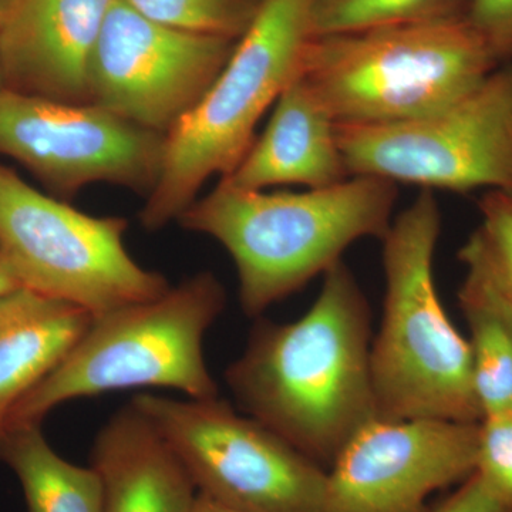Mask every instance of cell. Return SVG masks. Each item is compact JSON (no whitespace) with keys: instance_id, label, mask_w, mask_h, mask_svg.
<instances>
[{"instance_id":"6da1fadb","label":"cell","mask_w":512,"mask_h":512,"mask_svg":"<svg viewBox=\"0 0 512 512\" xmlns=\"http://www.w3.org/2000/svg\"><path fill=\"white\" fill-rule=\"evenodd\" d=\"M370 349L369 302L340 261L302 318L255 326L225 382L249 416L328 470L376 417Z\"/></svg>"},{"instance_id":"7a4b0ae2","label":"cell","mask_w":512,"mask_h":512,"mask_svg":"<svg viewBox=\"0 0 512 512\" xmlns=\"http://www.w3.org/2000/svg\"><path fill=\"white\" fill-rule=\"evenodd\" d=\"M397 198L396 183L372 175L303 192L239 190L220 181L177 222L227 249L237 268L242 311L259 316L325 275L350 245L382 241Z\"/></svg>"},{"instance_id":"3957f363","label":"cell","mask_w":512,"mask_h":512,"mask_svg":"<svg viewBox=\"0 0 512 512\" xmlns=\"http://www.w3.org/2000/svg\"><path fill=\"white\" fill-rule=\"evenodd\" d=\"M441 214L433 190L393 218L382 239L383 316L370 349L377 419L478 423L470 342L437 293L434 254Z\"/></svg>"},{"instance_id":"277c9868","label":"cell","mask_w":512,"mask_h":512,"mask_svg":"<svg viewBox=\"0 0 512 512\" xmlns=\"http://www.w3.org/2000/svg\"><path fill=\"white\" fill-rule=\"evenodd\" d=\"M498 66L457 16L311 37L299 74L336 123L390 126L446 109Z\"/></svg>"},{"instance_id":"5b68a950","label":"cell","mask_w":512,"mask_h":512,"mask_svg":"<svg viewBox=\"0 0 512 512\" xmlns=\"http://www.w3.org/2000/svg\"><path fill=\"white\" fill-rule=\"evenodd\" d=\"M225 305L220 279L200 272L158 298L96 316L63 362L16 404L8 429L42 424L60 404L116 390L165 387L188 399L218 397L204 338Z\"/></svg>"},{"instance_id":"8992f818","label":"cell","mask_w":512,"mask_h":512,"mask_svg":"<svg viewBox=\"0 0 512 512\" xmlns=\"http://www.w3.org/2000/svg\"><path fill=\"white\" fill-rule=\"evenodd\" d=\"M311 9L312 0H262L211 89L167 134L163 170L140 211L144 229L177 221L211 177L244 160L259 120L301 69Z\"/></svg>"},{"instance_id":"52a82bcc","label":"cell","mask_w":512,"mask_h":512,"mask_svg":"<svg viewBox=\"0 0 512 512\" xmlns=\"http://www.w3.org/2000/svg\"><path fill=\"white\" fill-rule=\"evenodd\" d=\"M128 222L94 217L43 194L0 163V258L22 288L96 318L171 288L124 245Z\"/></svg>"},{"instance_id":"ba28073f","label":"cell","mask_w":512,"mask_h":512,"mask_svg":"<svg viewBox=\"0 0 512 512\" xmlns=\"http://www.w3.org/2000/svg\"><path fill=\"white\" fill-rule=\"evenodd\" d=\"M131 403L163 434L198 493L237 512H323L328 473L284 437L220 397Z\"/></svg>"},{"instance_id":"9c48e42d","label":"cell","mask_w":512,"mask_h":512,"mask_svg":"<svg viewBox=\"0 0 512 512\" xmlns=\"http://www.w3.org/2000/svg\"><path fill=\"white\" fill-rule=\"evenodd\" d=\"M349 175L423 190H512V62L446 109L390 126L338 124Z\"/></svg>"},{"instance_id":"30bf717a","label":"cell","mask_w":512,"mask_h":512,"mask_svg":"<svg viewBox=\"0 0 512 512\" xmlns=\"http://www.w3.org/2000/svg\"><path fill=\"white\" fill-rule=\"evenodd\" d=\"M165 143V134L93 104L0 92V156L28 168L62 201L97 183L148 197L163 170Z\"/></svg>"},{"instance_id":"8fae6325","label":"cell","mask_w":512,"mask_h":512,"mask_svg":"<svg viewBox=\"0 0 512 512\" xmlns=\"http://www.w3.org/2000/svg\"><path fill=\"white\" fill-rule=\"evenodd\" d=\"M237 42L168 28L114 0L90 59L89 104L167 136L211 89Z\"/></svg>"},{"instance_id":"7c38bea8","label":"cell","mask_w":512,"mask_h":512,"mask_svg":"<svg viewBox=\"0 0 512 512\" xmlns=\"http://www.w3.org/2000/svg\"><path fill=\"white\" fill-rule=\"evenodd\" d=\"M478 423L372 419L326 473L323 512H429L431 495L476 473Z\"/></svg>"},{"instance_id":"4fadbf2b","label":"cell","mask_w":512,"mask_h":512,"mask_svg":"<svg viewBox=\"0 0 512 512\" xmlns=\"http://www.w3.org/2000/svg\"><path fill=\"white\" fill-rule=\"evenodd\" d=\"M114 0H16L0 28L6 89L89 104L87 72Z\"/></svg>"},{"instance_id":"5bb4252c","label":"cell","mask_w":512,"mask_h":512,"mask_svg":"<svg viewBox=\"0 0 512 512\" xmlns=\"http://www.w3.org/2000/svg\"><path fill=\"white\" fill-rule=\"evenodd\" d=\"M339 147L338 123L301 74L276 100L262 136L227 177L239 190L264 191L276 185L325 188L349 178Z\"/></svg>"},{"instance_id":"9a60e30c","label":"cell","mask_w":512,"mask_h":512,"mask_svg":"<svg viewBox=\"0 0 512 512\" xmlns=\"http://www.w3.org/2000/svg\"><path fill=\"white\" fill-rule=\"evenodd\" d=\"M90 466L99 474L103 512H194L198 490L163 434L134 403L97 434Z\"/></svg>"},{"instance_id":"2e32d148","label":"cell","mask_w":512,"mask_h":512,"mask_svg":"<svg viewBox=\"0 0 512 512\" xmlns=\"http://www.w3.org/2000/svg\"><path fill=\"white\" fill-rule=\"evenodd\" d=\"M92 320L79 306L22 286L0 296V440L16 404L63 362Z\"/></svg>"},{"instance_id":"e0dca14e","label":"cell","mask_w":512,"mask_h":512,"mask_svg":"<svg viewBox=\"0 0 512 512\" xmlns=\"http://www.w3.org/2000/svg\"><path fill=\"white\" fill-rule=\"evenodd\" d=\"M0 460L18 478L28 512H103L99 474L64 460L40 424L10 427L0 440Z\"/></svg>"},{"instance_id":"ac0fdd59","label":"cell","mask_w":512,"mask_h":512,"mask_svg":"<svg viewBox=\"0 0 512 512\" xmlns=\"http://www.w3.org/2000/svg\"><path fill=\"white\" fill-rule=\"evenodd\" d=\"M470 329L474 386L484 414L512 409V303L476 269L458 291Z\"/></svg>"},{"instance_id":"d6986e66","label":"cell","mask_w":512,"mask_h":512,"mask_svg":"<svg viewBox=\"0 0 512 512\" xmlns=\"http://www.w3.org/2000/svg\"><path fill=\"white\" fill-rule=\"evenodd\" d=\"M468 0H312L311 35L464 16Z\"/></svg>"},{"instance_id":"ffe728a7","label":"cell","mask_w":512,"mask_h":512,"mask_svg":"<svg viewBox=\"0 0 512 512\" xmlns=\"http://www.w3.org/2000/svg\"><path fill=\"white\" fill-rule=\"evenodd\" d=\"M481 222L458 252L512 303V190H491L478 202Z\"/></svg>"},{"instance_id":"44dd1931","label":"cell","mask_w":512,"mask_h":512,"mask_svg":"<svg viewBox=\"0 0 512 512\" xmlns=\"http://www.w3.org/2000/svg\"><path fill=\"white\" fill-rule=\"evenodd\" d=\"M141 15L195 35L239 40L262 0H126Z\"/></svg>"},{"instance_id":"7402d4cb","label":"cell","mask_w":512,"mask_h":512,"mask_svg":"<svg viewBox=\"0 0 512 512\" xmlns=\"http://www.w3.org/2000/svg\"><path fill=\"white\" fill-rule=\"evenodd\" d=\"M476 473L512 507V409L484 414L478 421Z\"/></svg>"},{"instance_id":"603a6c76","label":"cell","mask_w":512,"mask_h":512,"mask_svg":"<svg viewBox=\"0 0 512 512\" xmlns=\"http://www.w3.org/2000/svg\"><path fill=\"white\" fill-rule=\"evenodd\" d=\"M464 18L498 64L512 62V0H468Z\"/></svg>"},{"instance_id":"cb8c5ba5","label":"cell","mask_w":512,"mask_h":512,"mask_svg":"<svg viewBox=\"0 0 512 512\" xmlns=\"http://www.w3.org/2000/svg\"><path fill=\"white\" fill-rule=\"evenodd\" d=\"M433 512H512V507L474 473Z\"/></svg>"},{"instance_id":"d4e9b609","label":"cell","mask_w":512,"mask_h":512,"mask_svg":"<svg viewBox=\"0 0 512 512\" xmlns=\"http://www.w3.org/2000/svg\"><path fill=\"white\" fill-rule=\"evenodd\" d=\"M16 288H20L18 279H16L13 272L10 271L6 262L0 258V296L15 291Z\"/></svg>"},{"instance_id":"484cf974","label":"cell","mask_w":512,"mask_h":512,"mask_svg":"<svg viewBox=\"0 0 512 512\" xmlns=\"http://www.w3.org/2000/svg\"><path fill=\"white\" fill-rule=\"evenodd\" d=\"M194 512H237L222 507V505L214 503L210 498L198 493L197 504H195Z\"/></svg>"},{"instance_id":"4316f807","label":"cell","mask_w":512,"mask_h":512,"mask_svg":"<svg viewBox=\"0 0 512 512\" xmlns=\"http://www.w3.org/2000/svg\"><path fill=\"white\" fill-rule=\"evenodd\" d=\"M15 3L16 0H0V28H2L3 23L8 20L10 12H12Z\"/></svg>"},{"instance_id":"83f0119b","label":"cell","mask_w":512,"mask_h":512,"mask_svg":"<svg viewBox=\"0 0 512 512\" xmlns=\"http://www.w3.org/2000/svg\"><path fill=\"white\" fill-rule=\"evenodd\" d=\"M6 89L5 74H3L2 56H0V92Z\"/></svg>"}]
</instances>
